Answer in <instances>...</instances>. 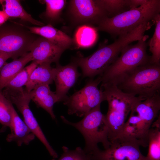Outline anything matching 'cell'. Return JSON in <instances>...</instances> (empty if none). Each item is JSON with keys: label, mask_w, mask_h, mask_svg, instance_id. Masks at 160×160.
<instances>
[{"label": "cell", "mask_w": 160, "mask_h": 160, "mask_svg": "<svg viewBox=\"0 0 160 160\" xmlns=\"http://www.w3.org/2000/svg\"><path fill=\"white\" fill-rule=\"evenodd\" d=\"M119 37L113 43L102 47L89 56L84 57L79 54L74 58L73 62L81 68L83 77L101 75L125 47L140 39L142 36L136 29Z\"/></svg>", "instance_id": "6da1fadb"}, {"label": "cell", "mask_w": 160, "mask_h": 160, "mask_svg": "<svg viewBox=\"0 0 160 160\" xmlns=\"http://www.w3.org/2000/svg\"><path fill=\"white\" fill-rule=\"evenodd\" d=\"M108 109L105 115L109 129L110 141L121 136L126 119L134 104L145 98L125 93L114 84H101Z\"/></svg>", "instance_id": "7a4b0ae2"}, {"label": "cell", "mask_w": 160, "mask_h": 160, "mask_svg": "<svg viewBox=\"0 0 160 160\" xmlns=\"http://www.w3.org/2000/svg\"><path fill=\"white\" fill-rule=\"evenodd\" d=\"M160 12V0H148L144 4L111 18L107 17L95 28L114 37L126 34L142 24L153 21Z\"/></svg>", "instance_id": "3957f363"}, {"label": "cell", "mask_w": 160, "mask_h": 160, "mask_svg": "<svg viewBox=\"0 0 160 160\" xmlns=\"http://www.w3.org/2000/svg\"><path fill=\"white\" fill-rule=\"evenodd\" d=\"M148 38L145 35L135 44L128 45L121 51L120 56L100 76L101 84L117 85L131 71L150 63L151 57L147 52Z\"/></svg>", "instance_id": "277c9868"}, {"label": "cell", "mask_w": 160, "mask_h": 160, "mask_svg": "<svg viewBox=\"0 0 160 160\" xmlns=\"http://www.w3.org/2000/svg\"><path fill=\"white\" fill-rule=\"evenodd\" d=\"M100 105L92 109L77 122H70L64 116H61L64 123L74 127L81 134L85 142L83 149L89 153L99 149V143L102 144L104 149L108 148L110 144L109 128L105 115L101 111Z\"/></svg>", "instance_id": "5b68a950"}, {"label": "cell", "mask_w": 160, "mask_h": 160, "mask_svg": "<svg viewBox=\"0 0 160 160\" xmlns=\"http://www.w3.org/2000/svg\"><path fill=\"white\" fill-rule=\"evenodd\" d=\"M117 86L125 93L145 99L159 93L160 65L149 63L136 68Z\"/></svg>", "instance_id": "8992f818"}, {"label": "cell", "mask_w": 160, "mask_h": 160, "mask_svg": "<svg viewBox=\"0 0 160 160\" xmlns=\"http://www.w3.org/2000/svg\"><path fill=\"white\" fill-rule=\"evenodd\" d=\"M160 110L159 93L137 102L133 106L125 125L138 140L148 142L149 131Z\"/></svg>", "instance_id": "52a82bcc"}, {"label": "cell", "mask_w": 160, "mask_h": 160, "mask_svg": "<svg viewBox=\"0 0 160 160\" xmlns=\"http://www.w3.org/2000/svg\"><path fill=\"white\" fill-rule=\"evenodd\" d=\"M38 36L25 25L6 22L0 25V52L11 55L14 60L17 59L30 51Z\"/></svg>", "instance_id": "ba28073f"}, {"label": "cell", "mask_w": 160, "mask_h": 160, "mask_svg": "<svg viewBox=\"0 0 160 160\" xmlns=\"http://www.w3.org/2000/svg\"><path fill=\"white\" fill-rule=\"evenodd\" d=\"M101 82L100 76L95 80L91 79L85 86L63 101L68 108L69 115L84 116L91 110L105 101L102 90L98 86Z\"/></svg>", "instance_id": "9c48e42d"}, {"label": "cell", "mask_w": 160, "mask_h": 160, "mask_svg": "<svg viewBox=\"0 0 160 160\" xmlns=\"http://www.w3.org/2000/svg\"><path fill=\"white\" fill-rule=\"evenodd\" d=\"M2 92L5 96L16 105L22 115L25 123L44 145L50 156L54 159L57 158V153L50 145L30 108L31 100L29 92L23 87L16 89L4 88Z\"/></svg>", "instance_id": "30bf717a"}, {"label": "cell", "mask_w": 160, "mask_h": 160, "mask_svg": "<svg viewBox=\"0 0 160 160\" xmlns=\"http://www.w3.org/2000/svg\"><path fill=\"white\" fill-rule=\"evenodd\" d=\"M109 147L90 153L91 160H146L138 140L121 136L110 141Z\"/></svg>", "instance_id": "8fae6325"}, {"label": "cell", "mask_w": 160, "mask_h": 160, "mask_svg": "<svg viewBox=\"0 0 160 160\" xmlns=\"http://www.w3.org/2000/svg\"><path fill=\"white\" fill-rule=\"evenodd\" d=\"M68 12L71 21L75 25L97 26L108 17L99 0H70Z\"/></svg>", "instance_id": "7c38bea8"}, {"label": "cell", "mask_w": 160, "mask_h": 160, "mask_svg": "<svg viewBox=\"0 0 160 160\" xmlns=\"http://www.w3.org/2000/svg\"><path fill=\"white\" fill-rule=\"evenodd\" d=\"M66 50L41 36L33 43L30 52L32 62L38 65L43 63H58L63 52Z\"/></svg>", "instance_id": "4fadbf2b"}, {"label": "cell", "mask_w": 160, "mask_h": 160, "mask_svg": "<svg viewBox=\"0 0 160 160\" xmlns=\"http://www.w3.org/2000/svg\"><path fill=\"white\" fill-rule=\"evenodd\" d=\"M76 64L73 62L65 66L58 63L54 68L53 81L56 86L55 92L60 102L63 101L66 99L68 90L80 76Z\"/></svg>", "instance_id": "5bb4252c"}, {"label": "cell", "mask_w": 160, "mask_h": 160, "mask_svg": "<svg viewBox=\"0 0 160 160\" xmlns=\"http://www.w3.org/2000/svg\"><path fill=\"white\" fill-rule=\"evenodd\" d=\"M10 101V100H9ZM11 120L9 128L10 133L6 138L8 142H15L19 147L23 145H29L36 137L20 117L10 101Z\"/></svg>", "instance_id": "9a60e30c"}, {"label": "cell", "mask_w": 160, "mask_h": 160, "mask_svg": "<svg viewBox=\"0 0 160 160\" xmlns=\"http://www.w3.org/2000/svg\"><path fill=\"white\" fill-rule=\"evenodd\" d=\"M31 100L46 111L53 120L56 119L53 111L54 105L59 102L55 92L52 91L49 85L42 84L37 86L29 92Z\"/></svg>", "instance_id": "2e32d148"}, {"label": "cell", "mask_w": 160, "mask_h": 160, "mask_svg": "<svg viewBox=\"0 0 160 160\" xmlns=\"http://www.w3.org/2000/svg\"><path fill=\"white\" fill-rule=\"evenodd\" d=\"M25 26L33 33L42 37L66 49L70 48L73 44L74 41L71 37L51 25L42 26Z\"/></svg>", "instance_id": "e0dca14e"}, {"label": "cell", "mask_w": 160, "mask_h": 160, "mask_svg": "<svg viewBox=\"0 0 160 160\" xmlns=\"http://www.w3.org/2000/svg\"><path fill=\"white\" fill-rule=\"evenodd\" d=\"M49 63L39 64L31 73L25 85V88L30 92L36 87L42 84L49 85L53 81L54 69Z\"/></svg>", "instance_id": "ac0fdd59"}, {"label": "cell", "mask_w": 160, "mask_h": 160, "mask_svg": "<svg viewBox=\"0 0 160 160\" xmlns=\"http://www.w3.org/2000/svg\"><path fill=\"white\" fill-rule=\"evenodd\" d=\"M32 61L29 52L10 63H6L0 72V89L2 90L26 64Z\"/></svg>", "instance_id": "d6986e66"}, {"label": "cell", "mask_w": 160, "mask_h": 160, "mask_svg": "<svg viewBox=\"0 0 160 160\" xmlns=\"http://www.w3.org/2000/svg\"><path fill=\"white\" fill-rule=\"evenodd\" d=\"M5 4L3 10L9 18H18L31 24L42 26L44 24L41 21L34 19L28 13L21 5L19 1L17 0H4Z\"/></svg>", "instance_id": "ffe728a7"}, {"label": "cell", "mask_w": 160, "mask_h": 160, "mask_svg": "<svg viewBox=\"0 0 160 160\" xmlns=\"http://www.w3.org/2000/svg\"><path fill=\"white\" fill-rule=\"evenodd\" d=\"M46 10L40 15L41 18L48 23L52 24L59 21L63 10L66 4L65 0H44Z\"/></svg>", "instance_id": "44dd1931"}, {"label": "cell", "mask_w": 160, "mask_h": 160, "mask_svg": "<svg viewBox=\"0 0 160 160\" xmlns=\"http://www.w3.org/2000/svg\"><path fill=\"white\" fill-rule=\"evenodd\" d=\"M97 37V30L90 25H84L77 30L75 40L79 47L87 48L92 46Z\"/></svg>", "instance_id": "7402d4cb"}, {"label": "cell", "mask_w": 160, "mask_h": 160, "mask_svg": "<svg viewBox=\"0 0 160 160\" xmlns=\"http://www.w3.org/2000/svg\"><path fill=\"white\" fill-rule=\"evenodd\" d=\"M148 151L146 160H160V128L151 127L148 136Z\"/></svg>", "instance_id": "603a6c76"}, {"label": "cell", "mask_w": 160, "mask_h": 160, "mask_svg": "<svg viewBox=\"0 0 160 160\" xmlns=\"http://www.w3.org/2000/svg\"><path fill=\"white\" fill-rule=\"evenodd\" d=\"M108 17L111 18L130 9V0H99Z\"/></svg>", "instance_id": "cb8c5ba5"}, {"label": "cell", "mask_w": 160, "mask_h": 160, "mask_svg": "<svg viewBox=\"0 0 160 160\" xmlns=\"http://www.w3.org/2000/svg\"><path fill=\"white\" fill-rule=\"evenodd\" d=\"M155 27L153 35L148 44L150 51L152 53L150 63L160 65V15L155 19Z\"/></svg>", "instance_id": "d4e9b609"}, {"label": "cell", "mask_w": 160, "mask_h": 160, "mask_svg": "<svg viewBox=\"0 0 160 160\" xmlns=\"http://www.w3.org/2000/svg\"><path fill=\"white\" fill-rule=\"evenodd\" d=\"M38 65L32 62L30 65L24 68L4 88L16 89L23 87L28 82L32 71Z\"/></svg>", "instance_id": "484cf974"}, {"label": "cell", "mask_w": 160, "mask_h": 160, "mask_svg": "<svg viewBox=\"0 0 160 160\" xmlns=\"http://www.w3.org/2000/svg\"><path fill=\"white\" fill-rule=\"evenodd\" d=\"M62 149L63 153L57 160H91L90 154L80 147L71 150L67 147L63 146ZM52 160L55 159H53Z\"/></svg>", "instance_id": "4316f807"}, {"label": "cell", "mask_w": 160, "mask_h": 160, "mask_svg": "<svg viewBox=\"0 0 160 160\" xmlns=\"http://www.w3.org/2000/svg\"><path fill=\"white\" fill-rule=\"evenodd\" d=\"M11 120L10 101L4 95L2 90L0 89V123L9 127Z\"/></svg>", "instance_id": "83f0119b"}, {"label": "cell", "mask_w": 160, "mask_h": 160, "mask_svg": "<svg viewBox=\"0 0 160 160\" xmlns=\"http://www.w3.org/2000/svg\"><path fill=\"white\" fill-rule=\"evenodd\" d=\"M10 58H12L11 55L4 52H0V72L6 63L7 60Z\"/></svg>", "instance_id": "f1b7e54d"}, {"label": "cell", "mask_w": 160, "mask_h": 160, "mask_svg": "<svg viewBox=\"0 0 160 160\" xmlns=\"http://www.w3.org/2000/svg\"><path fill=\"white\" fill-rule=\"evenodd\" d=\"M148 0H130V9L137 8L146 4Z\"/></svg>", "instance_id": "f546056e"}, {"label": "cell", "mask_w": 160, "mask_h": 160, "mask_svg": "<svg viewBox=\"0 0 160 160\" xmlns=\"http://www.w3.org/2000/svg\"><path fill=\"white\" fill-rule=\"evenodd\" d=\"M9 18L3 10H0V25L6 22Z\"/></svg>", "instance_id": "4dcf8cb0"}, {"label": "cell", "mask_w": 160, "mask_h": 160, "mask_svg": "<svg viewBox=\"0 0 160 160\" xmlns=\"http://www.w3.org/2000/svg\"><path fill=\"white\" fill-rule=\"evenodd\" d=\"M7 128V127L4 126H2V128L0 129V134L1 133L5 132ZM0 150L1 148H0Z\"/></svg>", "instance_id": "1f68e13d"}]
</instances>
